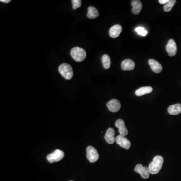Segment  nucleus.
I'll return each instance as SVG.
<instances>
[{"mask_svg":"<svg viewBox=\"0 0 181 181\" xmlns=\"http://www.w3.org/2000/svg\"><path fill=\"white\" fill-rule=\"evenodd\" d=\"M163 163L164 159L163 157L160 155L155 156L148 167L150 174L152 175H155L159 173L162 169Z\"/></svg>","mask_w":181,"mask_h":181,"instance_id":"nucleus-1","label":"nucleus"},{"mask_svg":"<svg viewBox=\"0 0 181 181\" xmlns=\"http://www.w3.org/2000/svg\"><path fill=\"white\" fill-rule=\"evenodd\" d=\"M70 53L73 59L78 62L83 61L87 56V53L84 49L79 47H76L72 48Z\"/></svg>","mask_w":181,"mask_h":181,"instance_id":"nucleus-2","label":"nucleus"},{"mask_svg":"<svg viewBox=\"0 0 181 181\" xmlns=\"http://www.w3.org/2000/svg\"><path fill=\"white\" fill-rule=\"evenodd\" d=\"M58 71L61 75L66 80H71L74 75L73 70L68 63H62L58 67Z\"/></svg>","mask_w":181,"mask_h":181,"instance_id":"nucleus-3","label":"nucleus"},{"mask_svg":"<svg viewBox=\"0 0 181 181\" xmlns=\"http://www.w3.org/2000/svg\"><path fill=\"white\" fill-rule=\"evenodd\" d=\"M64 156L65 154L62 150L56 149L53 153L49 154L47 156V159L49 163L52 164L54 162H59L60 160H62L64 158Z\"/></svg>","mask_w":181,"mask_h":181,"instance_id":"nucleus-4","label":"nucleus"},{"mask_svg":"<svg viewBox=\"0 0 181 181\" xmlns=\"http://www.w3.org/2000/svg\"><path fill=\"white\" fill-rule=\"evenodd\" d=\"M87 158L88 160L90 163L97 162L99 158L98 153L97 149L93 146H89L86 149Z\"/></svg>","mask_w":181,"mask_h":181,"instance_id":"nucleus-5","label":"nucleus"},{"mask_svg":"<svg viewBox=\"0 0 181 181\" xmlns=\"http://www.w3.org/2000/svg\"><path fill=\"white\" fill-rule=\"evenodd\" d=\"M135 171L136 173L140 174L142 178L146 179L149 177L150 172H149V168L143 167L142 164H137L135 168Z\"/></svg>","mask_w":181,"mask_h":181,"instance_id":"nucleus-6","label":"nucleus"},{"mask_svg":"<svg viewBox=\"0 0 181 181\" xmlns=\"http://www.w3.org/2000/svg\"><path fill=\"white\" fill-rule=\"evenodd\" d=\"M166 51L169 56L172 57L176 55L177 51V47L175 40L173 39L169 40L166 46Z\"/></svg>","mask_w":181,"mask_h":181,"instance_id":"nucleus-7","label":"nucleus"},{"mask_svg":"<svg viewBox=\"0 0 181 181\" xmlns=\"http://www.w3.org/2000/svg\"><path fill=\"white\" fill-rule=\"evenodd\" d=\"M107 106L110 111L115 113L119 111V110L120 109L121 105L118 100L114 99L108 102L107 104Z\"/></svg>","mask_w":181,"mask_h":181,"instance_id":"nucleus-8","label":"nucleus"},{"mask_svg":"<svg viewBox=\"0 0 181 181\" xmlns=\"http://www.w3.org/2000/svg\"><path fill=\"white\" fill-rule=\"evenodd\" d=\"M115 141L119 146H120L122 148H124L126 149H129L130 148V142L123 136L121 135H118L116 138Z\"/></svg>","mask_w":181,"mask_h":181,"instance_id":"nucleus-9","label":"nucleus"},{"mask_svg":"<svg viewBox=\"0 0 181 181\" xmlns=\"http://www.w3.org/2000/svg\"><path fill=\"white\" fill-rule=\"evenodd\" d=\"M115 126L118 128V132L121 135L125 136L128 134V130L127 129L124 121L122 119H118L115 122Z\"/></svg>","mask_w":181,"mask_h":181,"instance_id":"nucleus-10","label":"nucleus"},{"mask_svg":"<svg viewBox=\"0 0 181 181\" xmlns=\"http://www.w3.org/2000/svg\"><path fill=\"white\" fill-rule=\"evenodd\" d=\"M115 135V131L114 129L112 128H109L105 133L104 138L105 140L108 144H114L116 139L114 137Z\"/></svg>","mask_w":181,"mask_h":181,"instance_id":"nucleus-11","label":"nucleus"},{"mask_svg":"<svg viewBox=\"0 0 181 181\" xmlns=\"http://www.w3.org/2000/svg\"><path fill=\"white\" fill-rule=\"evenodd\" d=\"M149 63L151 70L156 74H159L163 70V67L161 64L158 62V61L153 59H150L149 61Z\"/></svg>","mask_w":181,"mask_h":181,"instance_id":"nucleus-12","label":"nucleus"},{"mask_svg":"<svg viewBox=\"0 0 181 181\" xmlns=\"http://www.w3.org/2000/svg\"><path fill=\"white\" fill-rule=\"evenodd\" d=\"M122 28L120 25H115L110 28L109 30V35L111 37L115 38L119 36L121 33Z\"/></svg>","mask_w":181,"mask_h":181,"instance_id":"nucleus-13","label":"nucleus"},{"mask_svg":"<svg viewBox=\"0 0 181 181\" xmlns=\"http://www.w3.org/2000/svg\"><path fill=\"white\" fill-rule=\"evenodd\" d=\"M132 6V12L133 14L138 15L141 12L142 5L140 1L133 0L131 2Z\"/></svg>","mask_w":181,"mask_h":181,"instance_id":"nucleus-14","label":"nucleus"},{"mask_svg":"<svg viewBox=\"0 0 181 181\" xmlns=\"http://www.w3.org/2000/svg\"><path fill=\"white\" fill-rule=\"evenodd\" d=\"M135 63L132 60L126 59L121 63V68L123 71H131L135 69Z\"/></svg>","mask_w":181,"mask_h":181,"instance_id":"nucleus-15","label":"nucleus"},{"mask_svg":"<svg viewBox=\"0 0 181 181\" xmlns=\"http://www.w3.org/2000/svg\"><path fill=\"white\" fill-rule=\"evenodd\" d=\"M168 112L169 114L177 115L181 113V104H176L169 106L168 108Z\"/></svg>","mask_w":181,"mask_h":181,"instance_id":"nucleus-16","label":"nucleus"},{"mask_svg":"<svg viewBox=\"0 0 181 181\" xmlns=\"http://www.w3.org/2000/svg\"><path fill=\"white\" fill-rule=\"evenodd\" d=\"M87 17L90 19H95L99 17L98 11L93 6H90L88 9Z\"/></svg>","mask_w":181,"mask_h":181,"instance_id":"nucleus-17","label":"nucleus"},{"mask_svg":"<svg viewBox=\"0 0 181 181\" xmlns=\"http://www.w3.org/2000/svg\"><path fill=\"white\" fill-rule=\"evenodd\" d=\"M153 92V88L149 86L141 87L135 91V94L137 96H142L144 95L149 94Z\"/></svg>","mask_w":181,"mask_h":181,"instance_id":"nucleus-18","label":"nucleus"},{"mask_svg":"<svg viewBox=\"0 0 181 181\" xmlns=\"http://www.w3.org/2000/svg\"><path fill=\"white\" fill-rule=\"evenodd\" d=\"M102 61L104 69H108L110 68L111 62L108 55L104 54L102 58Z\"/></svg>","mask_w":181,"mask_h":181,"instance_id":"nucleus-19","label":"nucleus"},{"mask_svg":"<svg viewBox=\"0 0 181 181\" xmlns=\"http://www.w3.org/2000/svg\"><path fill=\"white\" fill-rule=\"evenodd\" d=\"M176 2H177V1H176V0H169V1L168 2L167 4H165L164 6V11L166 12H169V11H171V10L173 7L175 5Z\"/></svg>","mask_w":181,"mask_h":181,"instance_id":"nucleus-20","label":"nucleus"},{"mask_svg":"<svg viewBox=\"0 0 181 181\" xmlns=\"http://www.w3.org/2000/svg\"><path fill=\"white\" fill-rule=\"evenodd\" d=\"M135 31L137 32V34L139 35H141V36H146V34H148V31H146L143 27H138L135 29Z\"/></svg>","mask_w":181,"mask_h":181,"instance_id":"nucleus-21","label":"nucleus"},{"mask_svg":"<svg viewBox=\"0 0 181 181\" xmlns=\"http://www.w3.org/2000/svg\"><path fill=\"white\" fill-rule=\"evenodd\" d=\"M72 8L74 10H76L80 8L81 5V0H72Z\"/></svg>","mask_w":181,"mask_h":181,"instance_id":"nucleus-22","label":"nucleus"},{"mask_svg":"<svg viewBox=\"0 0 181 181\" xmlns=\"http://www.w3.org/2000/svg\"><path fill=\"white\" fill-rule=\"evenodd\" d=\"M169 2V0H159V4H167L168 2Z\"/></svg>","mask_w":181,"mask_h":181,"instance_id":"nucleus-23","label":"nucleus"},{"mask_svg":"<svg viewBox=\"0 0 181 181\" xmlns=\"http://www.w3.org/2000/svg\"><path fill=\"white\" fill-rule=\"evenodd\" d=\"M0 1H1V2H2V3H7H7L10 2L11 0H1Z\"/></svg>","mask_w":181,"mask_h":181,"instance_id":"nucleus-24","label":"nucleus"},{"mask_svg":"<svg viewBox=\"0 0 181 181\" xmlns=\"http://www.w3.org/2000/svg\"></svg>","mask_w":181,"mask_h":181,"instance_id":"nucleus-25","label":"nucleus"}]
</instances>
